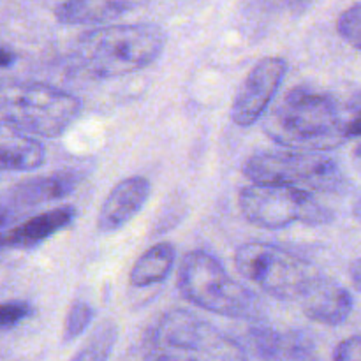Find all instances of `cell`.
<instances>
[{"instance_id":"cell-25","label":"cell","mask_w":361,"mask_h":361,"mask_svg":"<svg viewBox=\"0 0 361 361\" xmlns=\"http://www.w3.org/2000/svg\"><path fill=\"white\" fill-rule=\"evenodd\" d=\"M13 219H14L13 210H11L9 207H6L4 203H0V229L9 226L11 222H13Z\"/></svg>"},{"instance_id":"cell-22","label":"cell","mask_w":361,"mask_h":361,"mask_svg":"<svg viewBox=\"0 0 361 361\" xmlns=\"http://www.w3.org/2000/svg\"><path fill=\"white\" fill-rule=\"evenodd\" d=\"M345 134H348V140L349 137H361V95L356 97L349 106Z\"/></svg>"},{"instance_id":"cell-23","label":"cell","mask_w":361,"mask_h":361,"mask_svg":"<svg viewBox=\"0 0 361 361\" xmlns=\"http://www.w3.org/2000/svg\"><path fill=\"white\" fill-rule=\"evenodd\" d=\"M349 275H351L353 286H355L358 291H361V257L351 264V268H349Z\"/></svg>"},{"instance_id":"cell-12","label":"cell","mask_w":361,"mask_h":361,"mask_svg":"<svg viewBox=\"0 0 361 361\" xmlns=\"http://www.w3.org/2000/svg\"><path fill=\"white\" fill-rule=\"evenodd\" d=\"M249 342L263 361H312L314 341L302 331H282L268 326H252Z\"/></svg>"},{"instance_id":"cell-14","label":"cell","mask_w":361,"mask_h":361,"mask_svg":"<svg viewBox=\"0 0 361 361\" xmlns=\"http://www.w3.org/2000/svg\"><path fill=\"white\" fill-rule=\"evenodd\" d=\"M81 182L80 173L59 171L53 175L35 176L18 183L11 190V200L20 207H37L49 201L62 200L69 196Z\"/></svg>"},{"instance_id":"cell-3","label":"cell","mask_w":361,"mask_h":361,"mask_svg":"<svg viewBox=\"0 0 361 361\" xmlns=\"http://www.w3.org/2000/svg\"><path fill=\"white\" fill-rule=\"evenodd\" d=\"M147 361H250L229 335L187 310L162 314L143 341Z\"/></svg>"},{"instance_id":"cell-19","label":"cell","mask_w":361,"mask_h":361,"mask_svg":"<svg viewBox=\"0 0 361 361\" xmlns=\"http://www.w3.org/2000/svg\"><path fill=\"white\" fill-rule=\"evenodd\" d=\"M337 30L342 39H345L353 48L361 51V4L342 11L337 21Z\"/></svg>"},{"instance_id":"cell-6","label":"cell","mask_w":361,"mask_h":361,"mask_svg":"<svg viewBox=\"0 0 361 361\" xmlns=\"http://www.w3.org/2000/svg\"><path fill=\"white\" fill-rule=\"evenodd\" d=\"M236 270L282 302H302L323 274L305 257L274 243L249 242L235 252Z\"/></svg>"},{"instance_id":"cell-16","label":"cell","mask_w":361,"mask_h":361,"mask_svg":"<svg viewBox=\"0 0 361 361\" xmlns=\"http://www.w3.org/2000/svg\"><path fill=\"white\" fill-rule=\"evenodd\" d=\"M176 261V250L169 242H161L145 250L129 271V282L134 288H148L166 281Z\"/></svg>"},{"instance_id":"cell-5","label":"cell","mask_w":361,"mask_h":361,"mask_svg":"<svg viewBox=\"0 0 361 361\" xmlns=\"http://www.w3.org/2000/svg\"><path fill=\"white\" fill-rule=\"evenodd\" d=\"M0 120L28 136L59 137L80 118L81 102L76 95L51 85H0Z\"/></svg>"},{"instance_id":"cell-2","label":"cell","mask_w":361,"mask_h":361,"mask_svg":"<svg viewBox=\"0 0 361 361\" xmlns=\"http://www.w3.org/2000/svg\"><path fill=\"white\" fill-rule=\"evenodd\" d=\"M166 39L155 23L113 25L81 34L74 55L88 76L109 80L152 66L164 51Z\"/></svg>"},{"instance_id":"cell-10","label":"cell","mask_w":361,"mask_h":361,"mask_svg":"<svg viewBox=\"0 0 361 361\" xmlns=\"http://www.w3.org/2000/svg\"><path fill=\"white\" fill-rule=\"evenodd\" d=\"M150 180L145 176L123 178L109 190L97 217V228L102 233H113L129 224L147 204L150 197Z\"/></svg>"},{"instance_id":"cell-21","label":"cell","mask_w":361,"mask_h":361,"mask_svg":"<svg viewBox=\"0 0 361 361\" xmlns=\"http://www.w3.org/2000/svg\"><path fill=\"white\" fill-rule=\"evenodd\" d=\"M334 361H361V335H351L335 348Z\"/></svg>"},{"instance_id":"cell-27","label":"cell","mask_w":361,"mask_h":361,"mask_svg":"<svg viewBox=\"0 0 361 361\" xmlns=\"http://www.w3.org/2000/svg\"><path fill=\"white\" fill-rule=\"evenodd\" d=\"M355 162L358 164V168L361 169V145H360V147H356V150H355Z\"/></svg>"},{"instance_id":"cell-11","label":"cell","mask_w":361,"mask_h":361,"mask_svg":"<svg viewBox=\"0 0 361 361\" xmlns=\"http://www.w3.org/2000/svg\"><path fill=\"white\" fill-rule=\"evenodd\" d=\"M300 307L309 319L326 326H338L351 316L355 300L344 286L321 275L300 302Z\"/></svg>"},{"instance_id":"cell-18","label":"cell","mask_w":361,"mask_h":361,"mask_svg":"<svg viewBox=\"0 0 361 361\" xmlns=\"http://www.w3.org/2000/svg\"><path fill=\"white\" fill-rule=\"evenodd\" d=\"M94 309L88 305L83 300H76L73 305L69 307V312L66 316V323H63V341L71 342L74 338L80 337L88 324L94 319Z\"/></svg>"},{"instance_id":"cell-4","label":"cell","mask_w":361,"mask_h":361,"mask_svg":"<svg viewBox=\"0 0 361 361\" xmlns=\"http://www.w3.org/2000/svg\"><path fill=\"white\" fill-rule=\"evenodd\" d=\"M178 289L192 305L229 319H257L263 309L259 298L204 250L185 254L178 268Z\"/></svg>"},{"instance_id":"cell-13","label":"cell","mask_w":361,"mask_h":361,"mask_svg":"<svg viewBox=\"0 0 361 361\" xmlns=\"http://www.w3.org/2000/svg\"><path fill=\"white\" fill-rule=\"evenodd\" d=\"M76 219V208L60 207L48 210L25 221L23 224L0 233V250L32 249L55 236L62 229L69 228Z\"/></svg>"},{"instance_id":"cell-24","label":"cell","mask_w":361,"mask_h":361,"mask_svg":"<svg viewBox=\"0 0 361 361\" xmlns=\"http://www.w3.org/2000/svg\"><path fill=\"white\" fill-rule=\"evenodd\" d=\"M14 62H16V55H14L11 49L0 46V67H2V69H6V67L13 66Z\"/></svg>"},{"instance_id":"cell-20","label":"cell","mask_w":361,"mask_h":361,"mask_svg":"<svg viewBox=\"0 0 361 361\" xmlns=\"http://www.w3.org/2000/svg\"><path fill=\"white\" fill-rule=\"evenodd\" d=\"M32 307L30 303L21 302V300H14V302H7L0 305V331L9 330V328L16 326L21 321L30 317Z\"/></svg>"},{"instance_id":"cell-17","label":"cell","mask_w":361,"mask_h":361,"mask_svg":"<svg viewBox=\"0 0 361 361\" xmlns=\"http://www.w3.org/2000/svg\"><path fill=\"white\" fill-rule=\"evenodd\" d=\"M116 337V324L113 321H104L69 361H108L115 348Z\"/></svg>"},{"instance_id":"cell-26","label":"cell","mask_w":361,"mask_h":361,"mask_svg":"<svg viewBox=\"0 0 361 361\" xmlns=\"http://www.w3.org/2000/svg\"><path fill=\"white\" fill-rule=\"evenodd\" d=\"M353 214H355V217L361 222V197L358 201H356L355 207H353Z\"/></svg>"},{"instance_id":"cell-9","label":"cell","mask_w":361,"mask_h":361,"mask_svg":"<svg viewBox=\"0 0 361 361\" xmlns=\"http://www.w3.org/2000/svg\"><path fill=\"white\" fill-rule=\"evenodd\" d=\"M288 74V62L281 56H264L243 80L231 106V120L238 127L259 122L277 95Z\"/></svg>"},{"instance_id":"cell-1","label":"cell","mask_w":361,"mask_h":361,"mask_svg":"<svg viewBox=\"0 0 361 361\" xmlns=\"http://www.w3.org/2000/svg\"><path fill=\"white\" fill-rule=\"evenodd\" d=\"M348 115L330 94L302 85L282 95L264 122V133L288 150L326 152L348 140Z\"/></svg>"},{"instance_id":"cell-15","label":"cell","mask_w":361,"mask_h":361,"mask_svg":"<svg viewBox=\"0 0 361 361\" xmlns=\"http://www.w3.org/2000/svg\"><path fill=\"white\" fill-rule=\"evenodd\" d=\"M136 7L120 0H71L55 7V18L63 25H97L116 20Z\"/></svg>"},{"instance_id":"cell-8","label":"cell","mask_w":361,"mask_h":361,"mask_svg":"<svg viewBox=\"0 0 361 361\" xmlns=\"http://www.w3.org/2000/svg\"><path fill=\"white\" fill-rule=\"evenodd\" d=\"M238 203L243 217L263 229H284L295 222L321 226L334 219L312 194L293 187L250 183L240 190Z\"/></svg>"},{"instance_id":"cell-7","label":"cell","mask_w":361,"mask_h":361,"mask_svg":"<svg viewBox=\"0 0 361 361\" xmlns=\"http://www.w3.org/2000/svg\"><path fill=\"white\" fill-rule=\"evenodd\" d=\"M243 175L252 183L293 187L307 192H337L345 185L338 162L319 152H261L247 159Z\"/></svg>"}]
</instances>
